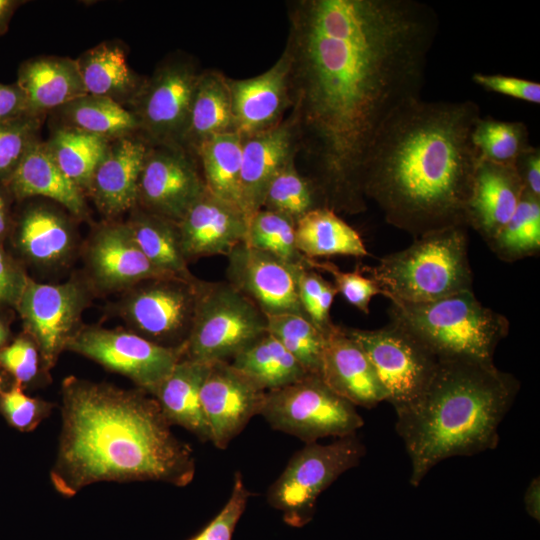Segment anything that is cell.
I'll use <instances>...</instances> for the list:
<instances>
[{"label":"cell","mask_w":540,"mask_h":540,"mask_svg":"<svg viewBox=\"0 0 540 540\" xmlns=\"http://www.w3.org/2000/svg\"><path fill=\"white\" fill-rule=\"evenodd\" d=\"M288 19L290 115L306 177L322 207L362 213L367 154L389 116L421 98L438 15L418 0H296Z\"/></svg>","instance_id":"obj_1"},{"label":"cell","mask_w":540,"mask_h":540,"mask_svg":"<svg viewBox=\"0 0 540 540\" xmlns=\"http://www.w3.org/2000/svg\"><path fill=\"white\" fill-rule=\"evenodd\" d=\"M481 117L471 100H412L377 133L363 171V193L386 222L412 236L468 227L467 203L480 155L472 133Z\"/></svg>","instance_id":"obj_2"},{"label":"cell","mask_w":540,"mask_h":540,"mask_svg":"<svg viewBox=\"0 0 540 540\" xmlns=\"http://www.w3.org/2000/svg\"><path fill=\"white\" fill-rule=\"evenodd\" d=\"M171 426L154 396L140 388L65 378L53 488L71 498L99 482L188 485L194 454Z\"/></svg>","instance_id":"obj_3"},{"label":"cell","mask_w":540,"mask_h":540,"mask_svg":"<svg viewBox=\"0 0 540 540\" xmlns=\"http://www.w3.org/2000/svg\"><path fill=\"white\" fill-rule=\"evenodd\" d=\"M519 391V380L495 364L439 360L424 393L396 412L395 429L411 463L409 483L418 487L446 459L495 449Z\"/></svg>","instance_id":"obj_4"},{"label":"cell","mask_w":540,"mask_h":540,"mask_svg":"<svg viewBox=\"0 0 540 540\" xmlns=\"http://www.w3.org/2000/svg\"><path fill=\"white\" fill-rule=\"evenodd\" d=\"M390 322L408 331L438 360L494 364L508 319L484 306L473 290L423 303L390 301Z\"/></svg>","instance_id":"obj_5"},{"label":"cell","mask_w":540,"mask_h":540,"mask_svg":"<svg viewBox=\"0 0 540 540\" xmlns=\"http://www.w3.org/2000/svg\"><path fill=\"white\" fill-rule=\"evenodd\" d=\"M390 301L423 303L473 290L466 227L416 237L407 248L364 267Z\"/></svg>","instance_id":"obj_6"},{"label":"cell","mask_w":540,"mask_h":540,"mask_svg":"<svg viewBox=\"0 0 540 540\" xmlns=\"http://www.w3.org/2000/svg\"><path fill=\"white\" fill-rule=\"evenodd\" d=\"M365 452L357 434L336 438L328 444L306 443L269 487L268 504L282 513L289 526H305L313 518L320 494L343 473L359 465Z\"/></svg>","instance_id":"obj_7"},{"label":"cell","mask_w":540,"mask_h":540,"mask_svg":"<svg viewBox=\"0 0 540 540\" xmlns=\"http://www.w3.org/2000/svg\"><path fill=\"white\" fill-rule=\"evenodd\" d=\"M267 332L260 309L227 281L207 282L182 358L230 361Z\"/></svg>","instance_id":"obj_8"},{"label":"cell","mask_w":540,"mask_h":540,"mask_svg":"<svg viewBox=\"0 0 540 540\" xmlns=\"http://www.w3.org/2000/svg\"><path fill=\"white\" fill-rule=\"evenodd\" d=\"M275 430L305 443L356 432L364 420L356 406L331 390L318 375H308L265 394L260 414Z\"/></svg>","instance_id":"obj_9"},{"label":"cell","mask_w":540,"mask_h":540,"mask_svg":"<svg viewBox=\"0 0 540 540\" xmlns=\"http://www.w3.org/2000/svg\"><path fill=\"white\" fill-rule=\"evenodd\" d=\"M206 283L194 275L142 281L127 289L121 315L132 332L183 353Z\"/></svg>","instance_id":"obj_10"},{"label":"cell","mask_w":540,"mask_h":540,"mask_svg":"<svg viewBox=\"0 0 540 540\" xmlns=\"http://www.w3.org/2000/svg\"><path fill=\"white\" fill-rule=\"evenodd\" d=\"M201 71L195 60L174 53L162 60L128 109L149 145H181Z\"/></svg>","instance_id":"obj_11"},{"label":"cell","mask_w":540,"mask_h":540,"mask_svg":"<svg viewBox=\"0 0 540 540\" xmlns=\"http://www.w3.org/2000/svg\"><path fill=\"white\" fill-rule=\"evenodd\" d=\"M345 331L366 353L395 412L413 404L427 389L439 360L408 331L392 322L378 329Z\"/></svg>","instance_id":"obj_12"},{"label":"cell","mask_w":540,"mask_h":540,"mask_svg":"<svg viewBox=\"0 0 540 540\" xmlns=\"http://www.w3.org/2000/svg\"><path fill=\"white\" fill-rule=\"evenodd\" d=\"M66 350L119 373L152 394L182 358V350L158 345L126 330L81 328Z\"/></svg>","instance_id":"obj_13"},{"label":"cell","mask_w":540,"mask_h":540,"mask_svg":"<svg viewBox=\"0 0 540 540\" xmlns=\"http://www.w3.org/2000/svg\"><path fill=\"white\" fill-rule=\"evenodd\" d=\"M86 302V293L78 282L46 284L26 278L16 306L39 350L43 370L54 367L81 329L79 323Z\"/></svg>","instance_id":"obj_14"},{"label":"cell","mask_w":540,"mask_h":540,"mask_svg":"<svg viewBox=\"0 0 540 540\" xmlns=\"http://www.w3.org/2000/svg\"><path fill=\"white\" fill-rule=\"evenodd\" d=\"M206 190L193 153L181 145H149L138 183L137 207L178 223Z\"/></svg>","instance_id":"obj_15"},{"label":"cell","mask_w":540,"mask_h":540,"mask_svg":"<svg viewBox=\"0 0 540 540\" xmlns=\"http://www.w3.org/2000/svg\"><path fill=\"white\" fill-rule=\"evenodd\" d=\"M227 258L226 281L266 317L285 313L304 315L298 298L297 279L306 262L291 264L244 242Z\"/></svg>","instance_id":"obj_16"},{"label":"cell","mask_w":540,"mask_h":540,"mask_svg":"<svg viewBox=\"0 0 540 540\" xmlns=\"http://www.w3.org/2000/svg\"><path fill=\"white\" fill-rule=\"evenodd\" d=\"M266 391L229 361L209 363L200 398L211 442L224 449L259 415Z\"/></svg>","instance_id":"obj_17"},{"label":"cell","mask_w":540,"mask_h":540,"mask_svg":"<svg viewBox=\"0 0 540 540\" xmlns=\"http://www.w3.org/2000/svg\"><path fill=\"white\" fill-rule=\"evenodd\" d=\"M235 131L246 137L278 125L292 107L290 62L283 50L265 72L246 79L228 77Z\"/></svg>","instance_id":"obj_18"},{"label":"cell","mask_w":540,"mask_h":540,"mask_svg":"<svg viewBox=\"0 0 540 540\" xmlns=\"http://www.w3.org/2000/svg\"><path fill=\"white\" fill-rule=\"evenodd\" d=\"M177 226L189 262L208 256L227 257L244 242L248 220L239 206L205 190Z\"/></svg>","instance_id":"obj_19"},{"label":"cell","mask_w":540,"mask_h":540,"mask_svg":"<svg viewBox=\"0 0 540 540\" xmlns=\"http://www.w3.org/2000/svg\"><path fill=\"white\" fill-rule=\"evenodd\" d=\"M297 155V127L290 114L272 128L243 137L240 207L247 220L261 209L272 178Z\"/></svg>","instance_id":"obj_20"},{"label":"cell","mask_w":540,"mask_h":540,"mask_svg":"<svg viewBox=\"0 0 540 540\" xmlns=\"http://www.w3.org/2000/svg\"><path fill=\"white\" fill-rule=\"evenodd\" d=\"M319 376L354 406L373 408L386 401L369 358L345 327L335 325L325 334Z\"/></svg>","instance_id":"obj_21"},{"label":"cell","mask_w":540,"mask_h":540,"mask_svg":"<svg viewBox=\"0 0 540 540\" xmlns=\"http://www.w3.org/2000/svg\"><path fill=\"white\" fill-rule=\"evenodd\" d=\"M147 149L148 143L139 134L109 142L86 190L105 216L117 217L137 206L138 183Z\"/></svg>","instance_id":"obj_22"},{"label":"cell","mask_w":540,"mask_h":540,"mask_svg":"<svg viewBox=\"0 0 540 540\" xmlns=\"http://www.w3.org/2000/svg\"><path fill=\"white\" fill-rule=\"evenodd\" d=\"M88 261L95 281L108 290L128 289L142 281L167 276L146 258L126 223L101 225L91 239Z\"/></svg>","instance_id":"obj_23"},{"label":"cell","mask_w":540,"mask_h":540,"mask_svg":"<svg viewBox=\"0 0 540 540\" xmlns=\"http://www.w3.org/2000/svg\"><path fill=\"white\" fill-rule=\"evenodd\" d=\"M523 192L514 166L480 158L467 203V226L487 243L511 218Z\"/></svg>","instance_id":"obj_24"},{"label":"cell","mask_w":540,"mask_h":540,"mask_svg":"<svg viewBox=\"0 0 540 540\" xmlns=\"http://www.w3.org/2000/svg\"><path fill=\"white\" fill-rule=\"evenodd\" d=\"M3 184L13 199L19 202L44 197L74 216L86 215L83 191L59 169L40 138L30 146Z\"/></svg>","instance_id":"obj_25"},{"label":"cell","mask_w":540,"mask_h":540,"mask_svg":"<svg viewBox=\"0 0 540 540\" xmlns=\"http://www.w3.org/2000/svg\"><path fill=\"white\" fill-rule=\"evenodd\" d=\"M15 82L25 94L30 115L42 119L87 94L76 60L69 57L29 58L20 64Z\"/></svg>","instance_id":"obj_26"},{"label":"cell","mask_w":540,"mask_h":540,"mask_svg":"<svg viewBox=\"0 0 540 540\" xmlns=\"http://www.w3.org/2000/svg\"><path fill=\"white\" fill-rule=\"evenodd\" d=\"M208 368L209 363L181 358L151 394L171 425L183 427L202 441H211L200 398Z\"/></svg>","instance_id":"obj_27"},{"label":"cell","mask_w":540,"mask_h":540,"mask_svg":"<svg viewBox=\"0 0 540 540\" xmlns=\"http://www.w3.org/2000/svg\"><path fill=\"white\" fill-rule=\"evenodd\" d=\"M15 232L22 253L44 266L65 260L73 247L69 219L47 203H27L16 218Z\"/></svg>","instance_id":"obj_28"},{"label":"cell","mask_w":540,"mask_h":540,"mask_svg":"<svg viewBox=\"0 0 540 540\" xmlns=\"http://www.w3.org/2000/svg\"><path fill=\"white\" fill-rule=\"evenodd\" d=\"M76 63L87 94L111 99L126 108L145 81L129 66L126 51L116 41L84 51Z\"/></svg>","instance_id":"obj_29"},{"label":"cell","mask_w":540,"mask_h":540,"mask_svg":"<svg viewBox=\"0 0 540 540\" xmlns=\"http://www.w3.org/2000/svg\"><path fill=\"white\" fill-rule=\"evenodd\" d=\"M235 131L228 77L202 70L193 96L182 146L194 154L203 141ZM237 133V132H236Z\"/></svg>","instance_id":"obj_30"},{"label":"cell","mask_w":540,"mask_h":540,"mask_svg":"<svg viewBox=\"0 0 540 540\" xmlns=\"http://www.w3.org/2000/svg\"><path fill=\"white\" fill-rule=\"evenodd\" d=\"M295 243L297 250L308 259L369 255L360 234L326 207L309 211L295 223Z\"/></svg>","instance_id":"obj_31"},{"label":"cell","mask_w":540,"mask_h":540,"mask_svg":"<svg viewBox=\"0 0 540 540\" xmlns=\"http://www.w3.org/2000/svg\"><path fill=\"white\" fill-rule=\"evenodd\" d=\"M53 127L79 130L108 141L139 134L135 115L121 104L100 96L85 94L50 113Z\"/></svg>","instance_id":"obj_32"},{"label":"cell","mask_w":540,"mask_h":540,"mask_svg":"<svg viewBox=\"0 0 540 540\" xmlns=\"http://www.w3.org/2000/svg\"><path fill=\"white\" fill-rule=\"evenodd\" d=\"M126 222L131 234L151 264L167 276L191 277L177 223L133 208Z\"/></svg>","instance_id":"obj_33"},{"label":"cell","mask_w":540,"mask_h":540,"mask_svg":"<svg viewBox=\"0 0 540 540\" xmlns=\"http://www.w3.org/2000/svg\"><path fill=\"white\" fill-rule=\"evenodd\" d=\"M229 362L266 392L310 375L268 331Z\"/></svg>","instance_id":"obj_34"},{"label":"cell","mask_w":540,"mask_h":540,"mask_svg":"<svg viewBox=\"0 0 540 540\" xmlns=\"http://www.w3.org/2000/svg\"><path fill=\"white\" fill-rule=\"evenodd\" d=\"M242 143L232 132L213 136L194 151L206 190L239 207Z\"/></svg>","instance_id":"obj_35"},{"label":"cell","mask_w":540,"mask_h":540,"mask_svg":"<svg viewBox=\"0 0 540 540\" xmlns=\"http://www.w3.org/2000/svg\"><path fill=\"white\" fill-rule=\"evenodd\" d=\"M108 140L79 130L53 127L46 149L64 175L83 192L107 151Z\"/></svg>","instance_id":"obj_36"},{"label":"cell","mask_w":540,"mask_h":540,"mask_svg":"<svg viewBox=\"0 0 540 540\" xmlns=\"http://www.w3.org/2000/svg\"><path fill=\"white\" fill-rule=\"evenodd\" d=\"M504 262H516L540 252V199L523 192L508 222L487 242Z\"/></svg>","instance_id":"obj_37"},{"label":"cell","mask_w":540,"mask_h":540,"mask_svg":"<svg viewBox=\"0 0 540 540\" xmlns=\"http://www.w3.org/2000/svg\"><path fill=\"white\" fill-rule=\"evenodd\" d=\"M296 158L290 159L272 178L261 207L285 215L295 223L309 211L322 207L313 184L298 170Z\"/></svg>","instance_id":"obj_38"},{"label":"cell","mask_w":540,"mask_h":540,"mask_svg":"<svg viewBox=\"0 0 540 540\" xmlns=\"http://www.w3.org/2000/svg\"><path fill=\"white\" fill-rule=\"evenodd\" d=\"M266 319L267 331L309 374L319 376L325 334L304 315L285 313Z\"/></svg>","instance_id":"obj_39"},{"label":"cell","mask_w":540,"mask_h":540,"mask_svg":"<svg viewBox=\"0 0 540 540\" xmlns=\"http://www.w3.org/2000/svg\"><path fill=\"white\" fill-rule=\"evenodd\" d=\"M473 143L480 158L503 165H512L528 149L529 131L524 122L480 117L473 129Z\"/></svg>","instance_id":"obj_40"},{"label":"cell","mask_w":540,"mask_h":540,"mask_svg":"<svg viewBox=\"0 0 540 540\" xmlns=\"http://www.w3.org/2000/svg\"><path fill=\"white\" fill-rule=\"evenodd\" d=\"M244 243L291 264L306 262V257L296 248L295 222L277 212L261 208L253 214L248 220Z\"/></svg>","instance_id":"obj_41"},{"label":"cell","mask_w":540,"mask_h":540,"mask_svg":"<svg viewBox=\"0 0 540 540\" xmlns=\"http://www.w3.org/2000/svg\"><path fill=\"white\" fill-rule=\"evenodd\" d=\"M297 287L304 315L323 334L328 333L335 326L330 317L331 306L338 294L333 283L306 263L298 272Z\"/></svg>","instance_id":"obj_42"},{"label":"cell","mask_w":540,"mask_h":540,"mask_svg":"<svg viewBox=\"0 0 540 540\" xmlns=\"http://www.w3.org/2000/svg\"><path fill=\"white\" fill-rule=\"evenodd\" d=\"M41 123L42 118L31 116L0 123V183L13 173L39 138Z\"/></svg>","instance_id":"obj_43"},{"label":"cell","mask_w":540,"mask_h":540,"mask_svg":"<svg viewBox=\"0 0 540 540\" xmlns=\"http://www.w3.org/2000/svg\"><path fill=\"white\" fill-rule=\"evenodd\" d=\"M22 385L14 383L0 393V414L20 432H31L46 419L53 404L25 394Z\"/></svg>","instance_id":"obj_44"},{"label":"cell","mask_w":540,"mask_h":540,"mask_svg":"<svg viewBox=\"0 0 540 540\" xmlns=\"http://www.w3.org/2000/svg\"><path fill=\"white\" fill-rule=\"evenodd\" d=\"M307 265L318 271L329 273L337 292L351 305L365 314H369L370 302L376 295L382 294L378 284L363 274L360 267L354 271H342L337 265L328 261L306 258Z\"/></svg>","instance_id":"obj_45"},{"label":"cell","mask_w":540,"mask_h":540,"mask_svg":"<svg viewBox=\"0 0 540 540\" xmlns=\"http://www.w3.org/2000/svg\"><path fill=\"white\" fill-rule=\"evenodd\" d=\"M250 492L241 473L235 472L230 497L219 513L188 540H232L235 528L244 513Z\"/></svg>","instance_id":"obj_46"},{"label":"cell","mask_w":540,"mask_h":540,"mask_svg":"<svg viewBox=\"0 0 540 540\" xmlns=\"http://www.w3.org/2000/svg\"><path fill=\"white\" fill-rule=\"evenodd\" d=\"M39 360V350L30 337H18L0 349V368L22 386L37 376Z\"/></svg>","instance_id":"obj_47"},{"label":"cell","mask_w":540,"mask_h":540,"mask_svg":"<svg viewBox=\"0 0 540 540\" xmlns=\"http://www.w3.org/2000/svg\"><path fill=\"white\" fill-rule=\"evenodd\" d=\"M472 80L487 91L532 104L540 103V83L503 74L474 73Z\"/></svg>","instance_id":"obj_48"},{"label":"cell","mask_w":540,"mask_h":540,"mask_svg":"<svg viewBox=\"0 0 540 540\" xmlns=\"http://www.w3.org/2000/svg\"><path fill=\"white\" fill-rule=\"evenodd\" d=\"M514 168L524 192L540 199V149L531 145L518 156Z\"/></svg>","instance_id":"obj_49"},{"label":"cell","mask_w":540,"mask_h":540,"mask_svg":"<svg viewBox=\"0 0 540 540\" xmlns=\"http://www.w3.org/2000/svg\"><path fill=\"white\" fill-rule=\"evenodd\" d=\"M26 278L0 248V302L16 305Z\"/></svg>","instance_id":"obj_50"},{"label":"cell","mask_w":540,"mask_h":540,"mask_svg":"<svg viewBox=\"0 0 540 540\" xmlns=\"http://www.w3.org/2000/svg\"><path fill=\"white\" fill-rule=\"evenodd\" d=\"M31 116L28 102L19 85L0 82V123ZM33 117V116H31Z\"/></svg>","instance_id":"obj_51"},{"label":"cell","mask_w":540,"mask_h":540,"mask_svg":"<svg viewBox=\"0 0 540 540\" xmlns=\"http://www.w3.org/2000/svg\"><path fill=\"white\" fill-rule=\"evenodd\" d=\"M526 512L535 520L540 519V479L534 477L528 484L524 493Z\"/></svg>","instance_id":"obj_52"},{"label":"cell","mask_w":540,"mask_h":540,"mask_svg":"<svg viewBox=\"0 0 540 540\" xmlns=\"http://www.w3.org/2000/svg\"><path fill=\"white\" fill-rule=\"evenodd\" d=\"M13 197L3 183H0V238H2L9 229L11 223V202Z\"/></svg>","instance_id":"obj_53"},{"label":"cell","mask_w":540,"mask_h":540,"mask_svg":"<svg viewBox=\"0 0 540 540\" xmlns=\"http://www.w3.org/2000/svg\"><path fill=\"white\" fill-rule=\"evenodd\" d=\"M26 1L22 0H0V36L4 35L17 11Z\"/></svg>","instance_id":"obj_54"},{"label":"cell","mask_w":540,"mask_h":540,"mask_svg":"<svg viewBox=\"0 0 540 540\" xmlns=\"http://www.w3.org/2000/svg\"><path fill=\"white\" fill-rule=\"evenodd\" d=\"M8 338V330L3 323L0 322V349L5 344Z\"/></svg>","instance_id":"obj_55"},{"label":"cell","mask_w":540,"mask_h":540,"mask_svg":"<svg viewBox=\"0 0 540 540\" xmlns=\"http://www.w3.org/2000/svg\"><path fill=\"white\" fill-rule=\"evenodd\" d=\"M5 383H6V380H5L4 371L0 369V393L5 390Z\"/></svg>","instance_id":"obj_56"}]
</instances>
